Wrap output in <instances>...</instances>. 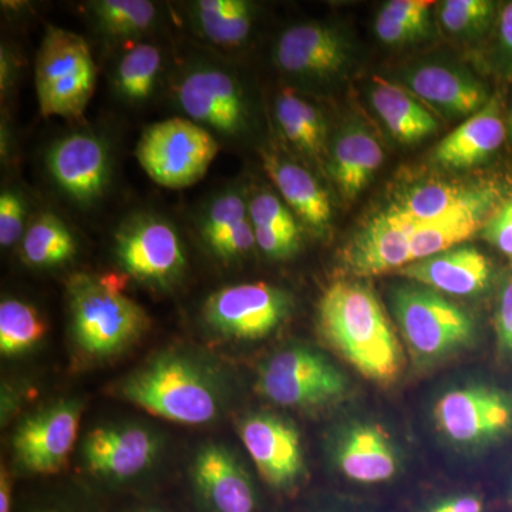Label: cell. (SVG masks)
<instances>
[{"instance_id":"cell-1","label":"cell","mask_w":512,"mask_h":512,"mask_svg":"<svg viewBox=\"0 0 512 512\" xmlns=\"http://www.w3.org/2000/svg\"><path fill=\"white\" fill-rule=\"evenodd\" d=\"M318 323L323 339L366 379L390 384L402 375V345L367 286L352 281L330 285L320 298Z\"/></svg>"},{"instance_id":"cell-2","label":"cell","mask_w":512,"mask_h":512,"mask_svg":"<svg viewBox=\"0 0 512 512\" xmlns=\"http://www.w3.org/2000/svg\"><path fill=\"white\" fill-rule=\"evenodd\" d=\"M171 100L220 143H238L251 133V97L238 74L220 62L200 57L185 63L171 83Z\"/></svg>"},{"instance_id":"cell-3","label":"cell","mask_w":512,"mask_h":512,"mask_svg":"<svg viewBox=\"0 0 512 512\" xmlns=\"http://www.w3.org/2000/svg\"><path fill=\"white\" fill-rule=\"evenodd\" d=\"M67 299L74 340L89 355L119 353L150 326L146 311L110 279L74 275L67 286Z\"/></svg>"},{"instance_id":"cell-4","label":"cell","mask_w":512,"mask_h":512,"mask_svg":"<svg viewBox=\"0 0 512 512\" xmlns=\"http://www.w3.org/2000/svg\"><path fill=\"white\" fill-rule=\"evenodd\" d=\"M96 80V63L86 39L70 30L49 26L35 64L40 114L82 119L96 89Z\"/></svg>"},{"instance_id":"cell-5","label":"cell","mask_w":512,"mask_h":512,"mask_svg":"<svg viewBox=\"0 0 512 512\" xmlns=\"http://www.w3.org/2000/svg\"><path fill=\"white\" fill-rule=\"evenodd\" d=\"M121 394L154 416L190 426L210 423L220 409L214 386L180 357H161L134 373L121 384Z\"/></svg>"},{"instance_id":"cell-6","label":"cell","mask_w":512,"mask_h":512,"mask_svg":"<svg viewBox=\"0 0 512 512\" xmlns=\"http://www.w3.org/2000/svg\"><path fill=\"white\" fill-rule=\"evenodd\" d=\"M220 151V141L185 117L158 121L141 134L138 164L161 187L183 190L204 178Z\"/></svg>"},{"instance_id":"cell-7","label":"cell","mask_w":512,"mask_h":512,"mask_svg":"<svg viewBox=\"0 0 512 512\" xmlns=\"http://www.w3.org/2000/svg\"><path fill=\"white\" fill-rule=\"evenodd\" d=\"M393 309L410 352L424 362L470 345L476 335L474 320L464 309L429 289H396Z\"/></svg>"},{"instance_id":"cell-8","label":"cell","mask_w":512,"mask_h":512,"mask_svg":"<svg viewBox=\"0 0 512 512\" xmlns=\"http://www.w3.org/2000/svg\"><path fill=\"white\" fill-rule=\"evenodd\" d=\"M114 252L131 278L157 288L175 284L187 266L177 229L150 212H138L121 222L114 237Z\"/></svg>"},{"instance_id":"cell-9","label":"cell","mask_w":512,"mask_h":512,"mask_svg":"<svg viewBox=\"0 0 512 512\" xmlns=\"http://www.w3.org/2000/svg\"><path fill=\"white\" fill-rule=\"evenodd\" d=\"M258 390L281 406L313 407L340 399L348 390V380L319 353L288 349L262 367Z\"/></svg>"},{"instance_id":"cell-10","label":"cell","mask_w":512,"mask_h":512,"mask_svg":"<svg viewBox=\"0 0 512 512\" xmlns=\"http://www.w3.org/2000/svg\"><path fill=\"white\" fill-rule=\"evenodd\" d=\"M292 309L289 293L256 282L225 286L204 305L205 322L228 338L256 340L271 335Z\"/></svg>"},{"instance_id":"cell-11","label":"cell","mask_w":512,"mask_h":512,"mask_svg":"<svg viewBox=\"0 0 512 512\" xmlns=\"http://www.w3.org/2000/svg\"><path fill=\"white\" fill-rule=\"evenodd\" d=\"M434 420L448 440L484 446L512 430V396L487 386L451 390L436 403Z\"/></svg>"},{"instance_id":"cell-12","label":"cell","mask_w":512,"mask_h":512,"mask_svg":"<svg viewBox=\"0 0 512 512\" xmlns=\"http://www.w3.org/2000/svg\"><path fill=\"white\" fill-rule=\"evenodd\" d=\"M47 173L64 197L90 207L104 197L113 174L109 144L90 131H77L56 140L45 156Z\"/></svg>"},{"instance_id":"cell-13","label":"cell","mask_w":512,"mask_h":512,"mask_svg":"<svg viewBox=\"0 0 512 512\" xmlns=\"http://www.w3.org/2000/svg\"><path fill=\"white\" fill-rule=\"evenodd\" d=\"M276 66L302 83H325L338 77L349 63V45L338 29L326 23L289 26L276 40Z\"/></svg>"},{"instance_id":"cell-14","label":"cell","mask_w":512,"mask_h":512,"mask_svg":"<svg viewBox=\"0 0 512 512\" xmlns=\"http://www.w3.org/2000/svg\"><path fill=\"white\" fill-rule=\"evenodd\" d=\"M80 417L79 403L59 402L23 421L13 439L23 468L35 474L62 470L76 443Z\"/></svg>"},{"instance_id":"cell-15","label":"cell","mask_w":512,"mask_h":512,"mask_svg":"<svg viewBox=\"0 0 512 512\" xmlns=\"http://www.w3.org/2000/svg\"><path fill=\"white\" fill-rule=\"evenodd\" d=\"M239 436L265 483L291 490L305 474L298 431L271 414H254L242 421Z\"/></svg>"},{"instance_id":"cell-16","label":"cell","mask_w":512,"mask_h":512,"mask_svg":"<svg viewBox=\"0 0 512 512\" xmlns=\"http://www.w3.org/2000/svg\"><path fill=\"white\" fill-rule=\"evenodd\" d=\"M160 443L140 426L99 427L83 443L84 463L93 474L127 480L146 471L156 460Z\"/></svg>"},{"instance_id":"cell-17","label":"cell","mask_w":512,"mask_h":512,"mask_svg":"<svg viewBox=\"0 0 512 512\" xmlns=\"http://www.w3.org/2000/svg\"><path fill=\"white\" fill-rule=\"evenodd\" d=\"M412 232L413 222L393 207L380 212L350 242L345 255L350 271L375 276L412 264Z\"/></svg>"},{"instance_id":"cell-18","label":"cell","mask_w":512,"mask_h":512,"mask_svg":"<svg viewBox=\"0 0 512 512\" xmlns=\"http://www.w3.org/2000/svg\"><path fill=\"white\" fill-rule=\"evenodd\" d=\"M205 247L222 262L245 258L256 247L248 198L238 187L215 192L197 218Z\"/></svg>"},{"instance_id":"cell-19","label":"cell","mask_w":512,"mask_h":512,"mask_svg":"<svg viewBox=\"0 0 512 512\" xmlns=\"http://www.w3.org/2000/svg\"><path fill=\"white\" fill-rule=\"evenodd\" d=\"M407 89L446 117L473 116L487 104L484 84L461 67L427 63L404 76Z\"/></svg>"},{"instance_id":"cell-20","label":"cell","mask_w":512,"mask_h":512,"mask_svg":"<svg viewBox=\"0 0 512 512\" xmlns=\"http://www.w3.org/2000/svg\"><path fill=\"white\" fill-rule=\"evenodd\" d=\"M194 481L212 512L258 510L254 484L227 448H202L195 458Z\"/></svg>"},{"instance_id":"cell-21","label":"cell","mask_w":512,"mask_h":512,"mask_svg":"<svg viewBox=\"0 0 512 512\" xmlns=\"http://www.w3.org/2000/svg\"><path fill=\"white\" fill-rule=\"evenodd\" d=\"M397 272L404 278L448 295L471 296L487 288L493 269L478 249L457 247L412 262Z\"/></svg>"},{"instance_id":"cell-22","label":"cell","mask_w":512,"mask_h":512,"mask_svg":"<svg viewBox=\"0 0 512 512\" xmlns=\"http://www.w3.org/2000/svg\"><path fill=\"white\" fill-rule=\"evenodd\" d=\"M498 198L500 192L491 185L437 181L409 188L390 207L416 224L474 208L494 210Z\"/></svg>"},{"instance_id":"cell-23","label":"cell","mask_w":512,"mask_h":512,"mask_svg":"<svg viewBox=\"0 0 512 512\" xmlns=\"http://www.w3.org/2000/svg\"><path fill=\"white\" fill-rule=\"evenodd\" d=\"M505 124L501 114L500 101L490 99L487 104L468 117L441 140L434 158L437 163L448 168H471L483 163L491 154L503 146Z\"/></svg>"},{"instance_id":"cell-24","label":"cell","mask_w":512,"mask_h":512,"mask_svg":"<svg viewBox=\"0 0 512 512\" xmlns=\"http://www.w3.org/2000/svg\"><path fill=\"white\" fill-rule=\"evenodd\" d=\"M379 141L363 124L350 123L340 130L330 147L328 170L345 200L360 194L382 167Z\"/></svg>"},{"instance_id":"cell-25","label":"cell","mask_w":512,"mask_h":512,"mask_svg":"<svg viewBox=\"0 0 512 512\" xmlns=\"http://www.w3.org/2000/svg\"><path fill=\"white\" fill-rule=\"evenodd\" d=\"M264 167L299 222L323 234L332 220V207L319 181L302 165L274 153H264Z\"/></svg>"},{"instance_id":"cell-26","label":"cell","mask_w":512,"mask_h":512,"mask_svg":"<svg viewBox=\"0 0 512 512\" xmlns=\"http://www.w3.org/2000/svg\"><path fill=\"white\" fill-rule=\"evenodd\" d=\"M340 471L360 484H379L392 480L399 470V460L389 437L375 426L353 427L338 447Z\"/></svg>"},{"instance_id":"cell-27","label":"cell","mask_w":512,"mask_h":512,"mask_svg":"<svg viewBox=\"0 0 512 512\" xmlns=\"http://www.w3.org/2000/svg\"><path fill=\"white\" fill-rule=\"evenodd\" d=\"M370 101L384 126L402 144H414L436 133L439 124L414 94L383 77H373Z\"/></svg>"},{"instance_id":"cell-28","label":"cell","mask_w":512,"mask_h":512,"mask_svg":"<svg viewBox=\"0 0 512 512\" xmlns=\"http://www.w3.org/2000/svg\"><path fill=\"white\" fill-rule=\"evenodd\" d=\"M192 29L218 49L245 45L255 22V5L247 0H198L191 3Z\"/></svg>"},{"instance_id":"cell-29","label":"cell","mask_w":512,"mask_h":512,"mask_svg":"<svg viewBox=\"0 0 512 512\" xmlns=\"http://www.w3.org/2000/svg\"><path fill=\"white\" fill-rule=\"evenodd\" d=\"M163 50L140 42L126 50L114 66L111 89L128 106H143L153 99L163 79Z\"/></svg>"},{"instance_id":"cell-30","label":"cell","mask_w":512,"mask_h":512,"mask_svg":"<svg viewBox=\"0 0 512 512\" xmlns=\"http://www.w3.org/2000/svg\"><path fill=\"white\" fill-rule=\"evenodd\" d=\"M491 211V208H474L433 221L416 222L410 238L412 262L430 258L463 244L468 238L481 232L485 222L491 217Z\"/></svg>"},{"instance_id":"cell-31","label":"cell","mask_w":512,"mask_h":512,"mask_svg":"<svg viewBox=\"0 0 512 512\" xmlns=\"http://www.w3.org/2000/svg\"><path fill=\"white\" fill-rule=\"evenodd\" d=\"M275 119L282 136L296 151L313 160L325 153V120L320 111L295 90L285 89L276 96Z\"/></svg>"},{"instance_id":"cell-32","label":"cell","mask_w":512,"mask_h":512,"mask_svg":"<svg viewBox=\"0 0 512 512\" xmlns=\"http://www.w3.org/2000/svg\"><path fill=\"white\" fill-rule=\"evenodd\" d=\"M26 264L33 268H56L72 261L77 252L73 232L53 212L37 214L20 241Z\"/></svg>"},{"instance_id":"cell-33","label":"cell","mask_w":512,"mask_h":512,"mask_svg":"<svg viewBox=\"0 0 512 512\" xmlns=\"http://www.w3.org/2000/svg\"><path fill=\"white\" fill-rule=\"evenodd\" d=\"M86 9L96 29L110 40L138 39L158 20L156 3L148 0H94Z\"/></svg>"},{"instance_id":"cell-34","label":"cell","mask_w":512,"mask_h":512,"mask_svg":"<svg viewBox=\"0 0 512 512\" xmlns=\"http://www.w3.org/2000/svg\"><path fill=\"white\" fill-rule=\"evenodd\" d=\"M47 332L40 313L29 303L6 299L0 303V352L5 356L20 355L36 346Z\"/></svg>"},{"instance_id":"cell-35","label":"cell","mask_w":512,"mask_h":512,"mask_svg":"<svg viewBox=\"0 0 512 512\" xmlns=\"http://www.w3.org/2000/svg\"><path fill=\"white\" fill-rule=\"evenodd\" d=\"M495 6L488 0H447L441 3L440 20L451 35H481L494 18Z\"/></svg>"},{"instance_id":"cell-36","label":"cell","mask_w":512,"mask_h":512,"mask_svg":"<svg viewBox=\"0 0 512 512\" xmlns=\"http://www.w3.org/2000/svg\"><path fill=\"white\" fill-rule=\"evenodd\" d=\"M248 207L254 229H266L301 237L302 228L298 218L274 192H256L248 198Z\"/></svg>"},{"instance_id":"cell-37","label":"cell","mask_w":512,"mask_h":512,"mask_svg":"<svg viewBox=\"0 0 512 512\" xmlns=\"http://www.w3.org/2000/svg\"><path fill=\"white\" fill-rule=\"evenodd\" d=\"M28 207L22 192L5 188L0 195V245L12 248L25 235Z\"/></svg>"},{"instance_id":"cell-38","label":"cell","mask_w":512,"mask_h":512,"mask_svg":"<svg viewBox=\"0 0 512 512\" xmlns=\"http://www.w3.org/2000/svg\"><path fill=\"white\" fill-rule=\"evenodd\" d=\"M433 5L427 0H390L380 9L379 15L404 25L431 29L430 8Z\"/></svg>"},{"instance_id":"cell-39","label":"cell","mask_w":512,"mask_h":512,"mask_svg":"<svg viewBox=\"0 0 512 512\" xmlns=\"http://www.w3.org/2000/svg\"><path fill=\"white\" fill-rule=\"evenodd\" d=\"M481 235L512 261V200L491 214L481 229Z\"/></svg>"},{"instance_id":"cell-40","label":"cell","mask_w":512,"mask_h":512,"mask_svg":"<svg viewBox=\"0 0 512 512\" xmlns=\"http://www.w3.org/2000/svg\"><path fill=\"white\" fill-rule=\"evenodd\" d=\"M495 335L498 349L512 357V275L504 279L495 311Z\"/></svg>"},{"instance_id":"cell-41","label":"cell","mask_w":512,"mask_h":512,"mask_svg":"<svg viewBox=\"0 0 512 512\" xmlns=\"http://www.w3.org/2000/svg\"><path fill=\"white\" fill-rule=\"evenodd\" d=\"M376 35L386 45H407V43L417 42L429 35L430 29L419 28V26L404 25V23L394 22V20L383 18L377 15Z\"/></svg>"},{"instance_id":"cell-42","label":"cell","mask_w":512,"mask_h":512,"mask_svg":"<svg viewBox=\"0 0 512 512\" xmlns=\"http://www.w3.org/2000/svg\"><path fill=\"white\" fill-rule=\"evenodd\" d=\"M423 512H484V501L478 495H458L441 500Z\"/></svg>"},{"instance_id":"cell-43","label":"cell","mask_w":512,"mask_h":512,"mask_svg":"<svg viewBox=\"0 0 512 512\" xmlns=\"http://www.w3.org/2000/svg\"><path fill=\"white\" fill-rule=\"evenodd\" d=\"M15 63L16 60L13 59L9 47L2 45V49H0V89H2V96H5V92H8L12 87L16 74Z\"/></svg>"},{"instance_id":"cell-44","label":"cell","mask_w":512,"mask_h":512,"mask_svg":"<svg viewBox=\"0 0 512 512\" xmlns=\"http://www.w3.org/2000/svg\"><path fill=\"white\" fill-rule=\"evenodd\" d=\"M500 40L504 55L512 62V2L507 3L501 10Z\"/></svg>"},{"instance_id":"cell-45","label":"cell","mask_w":512,"mask_h":512,"mask_svg":"<svg viewBox=\"0 0 512 512\" xmlns=\"http://www.w3.org/2000/svg\"><path fill=\"white\" fill-rule=\"evenodd\" d=\"M0 512H12V483L5 467L0 474Z\"/></svg>"},{"instance_id":"cell-46","label":"cell","mask_w":512,"mask_h":512,"mask_svg":"<svg viewBox=\"0 0 512 512\" xmlns=\"http://www.w3.org/2000/svg\"><path fill=\"white\" fill-rule=\"evenodd\" d=\"M134 512H163V511L153 510V508H151V510H138V511H134Z\"/></svg>"},{"instance_id":"cell-47","label":"cell","mask_w":512,"mask_h":512,"mask_svg":"<svg viewBox=\"0 0 512 512\" xmlns=\"http://www.w3.org/2000/svg\"><path fill=\"white\" fill-rule=\"evenodd\" d=\"M43 512H69V511H60V510H47Z\"/></svg>"}]
</instances>
